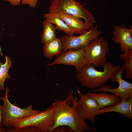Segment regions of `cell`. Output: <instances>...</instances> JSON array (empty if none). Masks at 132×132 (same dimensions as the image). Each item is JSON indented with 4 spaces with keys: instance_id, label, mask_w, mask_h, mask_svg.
Returning a JSON list of instances; mask_svg holds the SVG:
<instances>
[{
    "instance_id": "1",
    "label": "cell",
    "mask_w": 132,
    "mask_h": 132,
    "mask_svg": "<svg viewBox=\"0 0 132 132\" xmlns=\"http://www.w3.org/2000/svg\"><path fill=\"white\" fill-rule=\"evenodd\" d=\"M74 96L73 91L68 92L65 99H55L50 106L54 112V122L50 132L61 126L70 128L74 132H91L92 129L85 121L83 111Z\"/></svg>"
},
{
    "instance_id": "2",
    "label": "cell",
    "mask_w": 132,
    "mask_h": 132,
    "mask_svg": "<svg viewBox=\"0 0 132 132\" xmlns=\"http://www.w3.org/2000/svg\"><path fill=\"white\" fill-rule=\"evenodd\" d=\"M92 64L86 65L77 73L76 78L82 86L93 89L99 88L110 79L113 74L119 70L120 65H115L107 62L103 66L102 71L95 69Z\"/></svg>"
},
{
    "instance_id": "3",
    "label": "cell",
    "mask_w": 132,
    "mask_h": 132,
    "mask_svg": "<svg viewBox=\"0 0 132 132\" xmlns=\"http://www.w3.org/2000/svg\"><path fill=\"white\" fill-rule=\"evenodd\" d=\"M48 13L69 14L83 19L90 29L96 23L92 14L79 2L74 0H53Z\"/></svg>"
},
{
    "instance_id": "4",
    "label": "cell",
    "mask_w": 132,
    "mask_h": 132,
    "mask_svg": "<svg viewBox=\"0 0 132 132\" xmlns=\"http://www.w3.org/2000/svg\"><path fill=\"white\" fill-rule=\"evenodd\" d=\"M54 112L50 107L45 110L16 120L13 127H34L40 132H50L54 124Z\"/></svg>"
},
{
    "instance_id": "5",
    "label": "cell",
    "mask_w": 132,
    "mask_h": 132,
    "mask_svg": "<svg viewBox=\"0 0 132 132\" xmlns=\"http://www.w3.org/2000/svg\"><path fill=\"white\" fill-rule=\"evenodd\" d=\"M7 86L4 92L2 105V121L3 126L7 128L13 127L15 121L17 119L38 112L41 110H33L32 104L26 107L21 108L11 103L8 98L10 91Z\"/></svg>"
},
{
    "instance_id": "6",
    "label": "cell",
    "mask_w": 132,
    "mask_h": 132,
    "mask_svg": "<svg viewBox=\"0 0 132 132\" xmlns=\"http://www.w3.org/2000/svg\"><path fill=\"white\" fill-rule=\"evenodd\" d=\"M109 43L104 37L93 40L84 48L86 65L103 67L107 62L106 54L109 51Z\"/></svg>"
},
{
    "instance_id": "7",
    "label": "cell",
    "mask_w": 132,
    "mask_h": 132,
    "mask_svg": "<svg viewBox=\"0 0 132 132\" xmlns=\"http://www.w3.org/2000/svg\"><path fill=\"white\" fill-rule=\"evenodd\" d=\"M97 25L93 26L78 36L65 35L61 39L63 47L62 52L68 50H76L87 46L92 40L98 38L101 32L98 30Z\"/></svg>"
},
{
    "instance_id": "8",
    "label": "cell",
    "mask_w": 132,
    "mask_h": 132,
    "mask_svg": "<svg viewBox=\"0 0 132 132\" xmlns=\"http://www.w3.org/2000/svg\"><path fill=\"white\" fill-rule=\"evenodd\" d=\"M122 75L120 69L112 76L111 81L119 83L118 86L116 88H112L111 86L104 84L96 89H91V90L93 92L106 91L120 97L121 100L127 99L132 97V83L123 79Z\"/></svg>"
},
{
    "instance_id": "9",
    "label": "cell",
    "mask_w": 132,
    "mask_h": 132,
    "mask_svg": "<svg viewBox=\"0 0 132 132\" xmlns=\"http://www.w3.org/2000/svg\"><path fill=\"white\" fill-rule=\"evenodd\" d=\"M84 48L76 50H69L62 52L48 66L55 64L71 65L74 66L77 73L79 72L86 65L84 57Z\"/></svg>"
},
{
    "instance_id": "10",
    "label": "cell",
    "mask_w": 132,
    "mask_h": 132,
    "mask_svg": "<svg viewBox=\"0 0 132 132\" xmlns=\"http://www.w3.org/2000/svg\"><path fill=\"white\" fill-rule=\"evenodd\" d=\"M122 26L114 25L112 39L114 43L120 44V50L124 53L132 50V26L130 25V29H127L124 25Z\"/></svg>"
},
{
    "instance_id": "11",
    "label": "cell",
    "mask_w": 132,
    "mask_h": 132,
    "mask_svg": "<svg viewBox=\"0 0 132 132\" xmlns=\"http://www.w3.org/2000/svg\"><path fill=\"white\" fill-rule=\"evenodd\" d=\"M77 94L79 97L78 102L83 111L85 119H87L93 124H94L96 113L99 110L98 104L87 93L83 94L77 88Z\"/></svg>"
},
{
    "instance_id": "12",
    "label": "cell",
    "mask_w": 132,
    "mask_h": 132,
    "mask_svg": "<svg viewBox=\"0 0 132 132\" xmlns=\"http://www.w3.org/2000/svg\"><path fill=\"white\" fill-rule=\"evenodd\" d=\"M132 97L127 99L121 100L119 103L111 106L105 107L99 110L96 113L98 115L112 111L116 112L122 114L130 120L132 119Z\"/></svg>"
},
{
    "instance_id": "13",
    "label": "cell",
    "mask_w": 132,
    "mask_h": 132,
    "mask_svg": "<svg viewBox=\"0 0 132 132\" xmlns=\"http://www.w3.org/2000/svg\"><path fill=\"white\" fill-rule=\"evenodd\" d=\"M57 14L69 27L76 31V34L80 35L90 29L89 26L78 17L67 14Z\"/></svg>"
},
{
    "instance_id": "14",
    "label": "cell",
    "mask_w": 132,
    "mask_h": 132,
    "mask_svg": "<svg viewBox=\"0 0 132 132\" xmlns=\"http://www.w3.org/2000/svg\"><path fill=\"white\" fill-rule=\"evenodd\" d=\"M87 93L96 101L99 110L118 103L121 100L120 97L106 91L95 93L88 92Z\"/></svg>"
},
{
    "instance_id": "15",
    "label": "cell",
    "mask_w": 132,
    "mask_h": 132,
    "mask_svg": "<svg viewBox=\"0 0 132 132\" xmlns=\"http://www.w3.org/2000/svg\"><path fill=\"white\" fill-rule=\"evenodd\" d=\"M44 17L45 19L55 24V26L56 30L62 31L69 36H73L74 34H76V31L61 19L57 14L48 13L44 14Z\"/></svg>"
},
{
    "instance_id": "16",
    "label": "cell",
    "mask_w": 132,
    "mask_h": 132,
    "mask_svg": "<svg viewBox=\"0 0 132 132\" xmlns=\"http://www.w3.org/2000/svg\"><path fill=\"white\" fill-rule=\"evenodd\" d=\"M44 44L43 48L44 55L48 59H52L62 51L63 46L60 38H56L50 42Z\"/></svg>"
},
{
    "instance_id": "17",
    "label": "cell",
    "mask_w": 132,
    "mask_h": 132,
    "mask_svg": "<svg viewBox=\"0 0 132 132\" xmlns=\"http://www.w3.org/2000/svg\"><path fill=\"white\" fill-rule=\"evenodd\" d=\"M119 58L123 61L124 63L120 70L122 75L126 72L127 79H132V50H129L121 54Z\"/></svg>"
},
{
    "instance_id": "18",
    "label": "cell",
    "mask_w": 132,
    "mask_h": 132,
    "mask_svg": "<svg viewBox=\"0 0 132 132\" xmlns=\"http://www.w3.org/2000/svg\"><path fill=\"white\" fill-rule=\"evenodd\" d=\"M43 32L41 36V41L44 44L49 42L56 38L55 25L45 19L42 22Z\"/></svg>"
},
{
    "instance_id": "19",
    "label": "cell",
    "mask_w": 132,
    "mask_h": 132,
    "mask_svg": "<svg viewBox=\"0 0 132 132\" xmlns=\"http://www.w3.org/2000/svg\"><path fill=\"white\" fill-rule=\"evenodd\" d=\"M5 63L3 64L0 62V90H4V83L6 79H11V77L8 74V71L11 66L12 62L10 58L7 56H5Z\"/></svg>"
},
{
    "instance_id": "20",
    "label": "cell",
    "mask_w": 132,
    "mask_h": 132,
    "mask_svg": "<svg viewBox=\"0 0 132 132\" xmlns=\"http://www.w3.org/2000/svg\"><path fill=\"white\" fill-rule=\"evenodd\" d=\"M6 132H40L37 128L32 127H23L16 129L14 127L7 128Z\"/></svg>"
},
{
    "instance_id": "21",
    "label": "cell",
    "mask_w": 132,
    "mask_h": 132,
    "mask_svg": "<svg viewBox=\"0 0 132 132\" xmlns=\"http://www.w3.org/2000/svg\"><path fill=\"white\" fill-rule=\"evenodd\" d=\"M72 130L69 127H64V126H58L53 129L51 132H73Z\"/></svg>"
},
{
    "instance_id": "22",
    "label": "cell",
    "mask_w": 132,
    "mask_h": 132,
    "mask_svg": "<svg viewBox=\"0 0 132 132\" xmlns=\"http://www.w3.org/2000/svg\"><path fill=\"white\" fill-rule=\"evenodd\" d=\"M39 0H21V3L23 5H28L32 8H35Z\"/></svg>"
},
{
    "instance_id": "23",
    "label": "cell",
    "mask_w": 132,
    "mask_h": 132,
    "mask_svg": "<svg viewBox=\"0 0 132 132\" xmlns=\"http://www.w3.org/2000/svg\"><path fill=\"white\" fill-rule=\"evenodd\" d=\"M2 105H0V132H6V129L3 127L2 121Z\"/></svg>"
},
{
    "instance_id": "24",
    "label": "cell",
    "mask_w": 132,
    "mask_h": 132,
    "mask_svg": "<svg viewBox=\"0 0 132 132\" xmlns=\"http://www.w3.org/2000/svg\"><path fill=\"white\" fill-rule=\"evenodd\" d=\"M9 1L10 4L13 6H19L21 2V0H3Z\"/></svg>"
}]
</instances>
